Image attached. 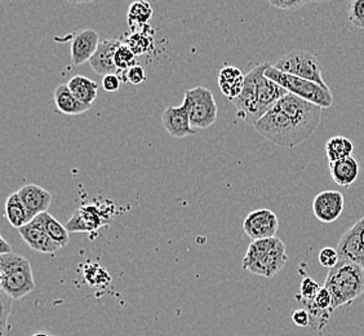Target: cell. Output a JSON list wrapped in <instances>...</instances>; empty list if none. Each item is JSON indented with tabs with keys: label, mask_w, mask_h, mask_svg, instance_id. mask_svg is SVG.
<instances>
[{
	"label": "cell",
	"mask_w": 364,
	"mask_h": 336,
	"mask_svg": "<svg viewBox=\"0 0 364 336\" xmlns=\"http://www.w3.org/2000/svg\"><path fill=\"white\" fill-rule=\"evenodd\" d=\"M97 31L93 28H82L75 31L71 38V63L74 66H80L90 63L100 46Z\"/></svg>",
	"instance_id": "obj_12"
},
{
	"label": "cell",
	"mask_w": 364,
	"mask_h": 336,
	"mask_svg": "<svg viewBox=\"0 0 364 336\" xmlns=\"http://www.w3.org/2000/svg\"><path fill=\"white\" fill-rule=\"evenodd\" d=\"M336 250L340 260L350 261L364 269V216L343 233Z\"/></svg>",
	"instance_id": "obj_9"
},
{
	"label": "cell",
	"mask_w": 364,
	"mask_h": 336,
	"mask_svg": "<svg viewBox=\"0 0 364 336\" xmlns=\"http://www.w3.org/2000/svg\"><path fill=\"white\" fill-rule=\"evenodd\" d=\"M12 303L14 299L11 296H8L6 293L1 291L0 295V305H1V335H4L6 330H7L8 318L11 315L12 310Z\"/></svg>",
	"instance_id": "obj_32"
},
{
	"label": "cell",
	"mask_w": 364,
	"mask_h": 336,
	"mask_svg": "<svg viewBox=\"0 0 364 336\" xmlns=\"http://www.w3.org/2000/svg\"><path fill=\"white\" fill-rule=\"evenodd\" d=\"M136 61H137V56L134 55V51L129 48L126 43H123L115 53V66L118 71L123 73V71L129 70L132 66L137 65Z\"/></svg>",
	"instance_id": "obj_28"
},
{
	"label": "cell",
	"mask_w": 364,
	"mask_h": 336,
	"mask_svg": "<svg viewBox=\"0 0 364 336\" xmlns=\"http://www.w3.org/2000/svg\"><path fill=\"white\" fill-rule=\"evenodd\" d=\"M123 42H120L118 38L106 39L100 43L96 53L90 60V65L98 75H109L119 73L115 66V53Z\"/></svg>",
	"instance_id": "obj_14"
},
{
	"label": "cell",
	"mask_w": 364,
	"mask_h": 336,
	"mask_svg": "<svg viewBox=\"0 0 364 336\" xmlns=\"http://www.w3.org/2000/svg\"><path fill=\"white\" fill-rule=\"evenodd\" d=\"M269 66V63H259L253 66L252 70L245 75L243 91L238 98L231 101L237 109V117L252 126L264 117V112L261 110L257 100V80L259 75L265 73Z\"/></svg>",
	"instance_id": "obj_8"
},
{
	"label": "cell",
	"mask_w": 364,
	"mask_h": 336,
	"mask_svg": "<svg viewBox=\"0 0 364 336\" xmlns=\"http://www.w3.org/2000/svg\"><path fill=\"white\" fill-rule=\"evenodd\" d=\"M275 69L283 71L286 74H291L294 77L302 78L310 82L319 84L323 88L329 90L328 85L323 79V71L318 57L311 52L294 49L287 55L279 58L273 65Z\"/></svg>",
	"instance_id": "obj_7"
},
{
	"label": "cell",
	"mask_w": 364,
	"mask_h": 336,
	"mask_svg": "<svg viewBox=\"0 0 364 336\" xmlns=\"http://www.w3.org/2000/svg\"><path fill=\"white\" fill-rule=\"evenodd\" d=\"M31 223L38 225L39 228H42L43 231L47 233L49 238L53 239L61 247H65L69 243L70 233L66 229L65 225L61 224L48 212H43L41 215L34 217Z\"/></svg>",
	"instance_id": "obj_21"
},
{
	"label": "cell",
	"mask_w": 364,
	"mask_h": 336,
	"mask_svg": "<svg viewBox=\"0 0 364 336\" xmlns=\"http://www.w3.org/2000/svg\"><path fill=\"white\" fill-rule=\"evenodd\" d=\"M18 233L21 238L26 242V245L34 251L41 253H55L63 248L53 239L49 238L42 228L33 223L22 226L21 229H18Z\"/></svg>",
	"instance_id": "obj_18"
},
{
	"label": "cell",
	"mask_w": 364,
	"mask_h": 336,
	"mask_svg": "<svg viewBox=\"0 0 364 336\" xmlns=\"http://www.w3.org/2000/svg\"><path fill=\"white\" fill-rule=\"evenodd\" d=\"M279 228V220L273 211L269 209H261L248 214L243 223L245 233L252 239L273 238Z\"/></svg>",
	"instance_id": "obj_10"
},
{
	"label": "cell",
	"mask_w": 364,
	"mask_h": 336,
	"mask_svg": "<svg viewBox=\"0 0 364 336\" xmlns=\"http://www.w3.org/2000/svg\"><path fill=\"white\" fill-rule=\"evenodd\" d=\"M6 217L9 224L16 229H21L22 226L30 224L33 221L17 191L8 196L6 202Z\"/></svg>",
	"instance_id": "obj_24"
},
{
	"label": "cell",
	"mask_w": 364,
	"mask_h": 336,
	"mask_svg": "<svg viewBox=\"0 0 364 336\" xmlns=\"http://www.w3.org/2000/svg\"><path fill=\"white\" fill-rule=\"evenodd\" d=\"M0 290L14 300L36 290L31 264L26 258L14 252L0 255Z\"/></svg>",
	"instance_id": "obj_4"
},
{
	"label": "cell",
	"mask_w": 364,
	"mask_h": 336,
	"mask_svg": "<svg viewBox=\"0 0 364 336\" xmlns=\"http://www.w3.org/2000/svg\"><path fill=\"white\" fill-rule=\"evenodd\" d=\"M33 336H50L48 335V334H46V332H36V334H34Z\"/></svg>",
	"instance_id": "obj_38"
},
{
	"label": "cell",
	"mask_w": 364,
	"mask_h": 336,
	"mask_svg": "<svg viewBox=\"0 0 364 336\" xmlns=\"http://www.w3.org/2000/svg\"><path fill=\"white\" fill-rule=\"evenodd\" d=\"M345 210V198L340 191L326 190L313 201V212L321 223H333Z\"/></svg>",
	"instance_id": "obj_11"
},
{
	"label": "cell",
	"mask_w": 364,
	"mask_h": 336,
	"mask_svg": "<svg viewBox=\"0 0 364 336\" xmlns=\"http://www.w3.org/2000/svg\"><path fill=\"white\" fill-rule=\"evenodd\" d=\"M55 104H56L58 112L66 114V115H79L90 110V106L85 105L80 103L73 93H71L68 84H60L53 93Z\"/></svg>",
	"instance_id": "obj_22"
},
{
	"label": "cell",
	"mask_w": 364,
	"mask_h": 336,
	"mask_svg": "<svg viewBox=\"0 0 364 336\" xmlns=\"http://www.w3.org/2000/svg\"><path fill=\"white\" fill-rule=\"evenodd\" d=\"M106 224L105 216L96 206H85L65 224L69 233H93Z\"/></svg>",
	"instance_id": "obj_15"
},
{
	"label": "cell",
	"mask_w": 364,
	"mask_h": 336,
	"mask_svg": "<svg viewBox=\"0 0 364 336\" xmlns=\"http://www.w3.org/2000/svg\"><path fill=\"white\" fill-rule=\"evenodd\" d=\"M270 6L282 11H297L300 8L310 4L308 0H270Z\"/></svg>",
	"instance_id": "obj_33"
},
{
	"label": "cell",
	"mask_w": 364,
	"mask_h": 336,
	"mask_svg": "<svg viewBox=\"0 0 364 336\" xmlns=\"http://www.w3.org/2000/svg\"><path fill=\"white\" fill-rule=\"evenodd\" d=\"M319 263L321 266L327 268V269H332L338 264L340 261V256H338V252L336 248H332V247H324L319 252Z\"/></svg>",
	"instance_id": "obj_31"
},
{
	"label": "cell",
	"mask_w": 364,
	"mask_h": 336,
	"mask_svg": "<svg viewBox=\"0 0 364 336\" xmlns=\"http://www.w3.org/2000/svg\"><path fill=\"white\" fill-rule=\"evenodd\" d=\"M151 17L153 8L147 1H134L128 9V23L134 31L147 26Z\"/></svg>",
	"instance_id": "obj_26"
},
{
	"label": "cell",
	"mask_w": 364,
	"mask_h": 336,
	"mask_svg": "<svg viewBox=\"0 0 364 336\" xmlns=\"http://www.w3.org/2000/svg\"><path fill=\"white\" fill-rule=\"evenodd\" d=\"M292 321L299 327L310 326V315L306 309H297L292 313Z\"/></svg>",
	"instance_id": "obj_36"
},
{
	"label": "cell",
	"mask_w": 364,
	"mask_h": 336,
	"mask_svg": "<svg viewBox=\"0 0 364 336\" xmlns=\"http://www.w3.org/2000/svg\"><path fill=\"white\" fill-rule=\"evenodd\" d=\"M349 21L353 26L364 30V0H353L349 8Z\"/></svg>",
	"instance_id": "obj_30"
},
{
	"label": "cell",
	"mask_w": 364,
	"mask_h": 336,
	"mask_svg": "<svg viewBox=\"0 0 364 336\" xmlns=\"http://www.w3.org/2000/svg\"><path fill=\"white\" fill-rule=\"evenodd\" d=\"M161 123L164 130L175 139H183L196 133L191 127L189 112L183 105L167 107L161 114Z\"/></svg>",
	"instance_id": "obj_13"
},
{
	"label": "cell",
	"mask_w": 364,
	"mask_h": 336,
	"mask_svg": "<svg viewBox=\"0 0 364 336\" xmlns=\"http://www.w3.org/2000/svg\"><path fill=\"white\" fill-rule=\"evenodd\" d=\"M322 115V107L288 93L253 128L275 145L292 149L316 132Z\"/></svg>",
	"instance_id": "obj_1"
},
{
	"label": "cell",
	"mask_w": 364,
	"mask_h": 336,
	"mask_svg": "<svg viewBox=\"0 0 364 336\" xmlns=\"http://www.w3.org/2000/svg\"><path fill=\"white\" fill-rule=\"evenodd\" d=\"M321 290H322V288L318 285L316 280L310 278V277H305V278L301 280V285H300V294H301V299L302 301H304V304L314 300L316 298V295L319 294Z\"/></svg>",
	"instance_id": "obj_29"
},
{
	"label": "cell",
	"mask_w": 364,
	"mask_h": 336,
	"mask_svg": "<svg viewBox=\"0 0 364 336\" xmlns=\"http://www.w3.org/2000/svg\"><path fill=\"white\" fill-rule=\"evenodd\" d=\"M245 79L243 73L234 66H225L218 73V85L225 96L230 98L231 101L243 91Z\"/></svg>",
	"instance_id": "obj_20"
},
{
	"label": "cell",
	"mask_w": 364,
	"mask_h": 336,
	"mask_svg": "<svg viewBox=\"0 0 364 336\" xmlns=\"http://www.w3.org/2000/svg\"><path fill=\"white\" fill-rule=\"evenodd\" d=\"M306 310L310 315V327L313 329L322 330L328 323L332 312V295L328 290L323 288L319 294L316 295V299L305 304Z\"/></svg>",
	"instance_id": "obj_17"
},
{
	"label": "cell",
	"mask_w": 364,
	"mask_h": 336,
	"mask_svg": "<svg viewBox=\"0 0 364 336\" xmlns=\"http://www.w3.org/2000/svg\"><path fill=\"white\" fill-rule=\"evenodd\" d=\"M354 152V144L348 137L335 136L326 144V154L329 163L349 158Z\"/></svg>",
	"instance_id": "obj_25"
},
{
	"label": "cell",
	"mask_w": 364,
	"mask_h": 336,
	"mask_svg": "<svg viewBox=\"0 0 364 336\" xmlns=\"http://www.w3.org/2000/svg\"><path fill=\"white\" fill-rule=\"evenodd\" d=\"M68 87L70 90L71 93L75 98L83 103L85 105L92 107L93 103L96 101L98 93V85L95 80H91L83 75H77V77L71 78L68 83Z\"/></svg>",
	"instance_id": "obj_23"
},
{
	"label": "cell",
	"mask_w": 364,
	"mask_h": 336,
	"mask_svg": "<svg viewBox=\"0 0 364 336\" xmlns=\"http://www.w3.org/2000/svg\"><path fill=\"white\" fill-rule=\"evenodd\" d=\"M182 105L189 112L191 127L196 131L207 130L218 120V103L215 100L213 92L208 88L196 87L185 92Z\"/></svg>",
	"instance_id": "obj_6"
},
{
	"label": "cell",
	"mask_w": 364,
	"mask_h": 336,
	"mask_svg": "<svg viewBox=\"0 0 364 336\" xmlns=\"http://www.w3.org/2000/svg\"><path fill=\"white\" fill-rule=\"evenodd\" d=\"M31 219L47 212L52 204V194L36 184H28L17 191Z\"/></svg>",
	"instance_id": "obj_16"
},
{
	"label": "cell",
	"mask_w": 364,
	"mask_h": 336,
	"mask_svg": "<svg viewBox=\"0 0 364 336\" xmlns=\"http://www.w3.org/2000/svg\"><path fill=\"white\" fill-rule=\"evenodd\" d=\"M127 82L134 84V85H140L147 79L146 70L141 65H134L129 70L126 71Z\"/></svg>",
	"instance_id": "obj_34"
},
{
	"label": "cell",
	"mask_w": 364,
	"mask_h": 336,
	"mask_svg": "<svg viewBox=\"0 0 364 336\" xmlns=\"http://www.w3.org/2000/svg\"><path fill=\"white\" fill-rule=\"evenodd\" d=\"M265 75L274 80L275 83L279 84L280 87H283L286 91H288V93H292L294 96L309 101L322 109L331 107L333 104V96L331 90H326L314 82L286 74L283 71L275 69L273 65L267 68Z\"/></svg>",
	"instance_id": "obj_5"
},
{
	"label": "cell",
	"mask_w": 364,
	"mask_h": 336,
	"mask_svg": "<svg viewBox=\"0 0 364 336\" xmlns=\"http://www.w3.org/2000/svg\"><path fill=\"white\" fill-rule=\"evenodd\" d=\"M329 172L332 180L343 188H349L357 182L359 176V163L355 158L349 157L341 161L329 163Z\"/></svg>",
	"instance_id": "obj_19"
},
{
	"label": "cell",
	"mask_w": 364,
	"mask_h": 336,
	"mask_svg": "<svg viewBox=\"0 0 364 336\" xmlns=\"http://www.w3.org/2000/svg\"><path fill=\"white\" fill-rule=\"evenodd\" d=\"M53 336H55V335H53Z\"/></svg>",
	"instance_id": "obj_39"
},
{
	"label": "cell",
	"mask_w": 364,
	"mask_h": 336,
	"mask_svg": "<svg viewBox=\"0 0 364 336\" xmlns=\"http://www.w3.org/2000/svg\"><path fill=\"white\" fill-rule=\"evenodd\" d=\"M324 288L332 295V312L348 307L364 293V269L340 260L335 268L329 269Z\"/></svg>",
	"instance_id": "obj_2"
},
{
	"label": "cell",
	"mask_w": 364,
	"mask_h": 336,
	"mask_svg": "<svg viewBox=\"0 0 364 336\" xmlns=\"http://www.w3.org/2000/svg\"><path fill=\"white\" fill-rule=\"evenodd\" d=\"M11 252H12V247L6 241V238L1 236L0 237V255H6V253H11Z\"/></svg>",
	"instance_id": "obj_37"
},
{
	"label": "cell",
	"mask_w": 364,
	"mask_h": 336,
	"mask_svg": "<svg viewBox=\"0 0 364 336\" xmlns=\"http://www.w3.org/2000/svg\"><path fill=\"white\" fill-rule=\"evenodd\" d=\"M126 44L134 51L136 56H140L142 53H145L153 44V30L149 28L146 31L144 28L142 30L134 31L132 36L127 39Z\"/></svg>",
	"instance_id": "obj_27"
},
{
	"label": "cell",
	"mask_w": 364,
	"mask_h": 336,
	"mask_svg": "<svg viewBox=\"0 0 364 336\" xmlns=\"http://www.w3.org/2000/svg\"><path fill=\"white\" fill-rule=\"evenodd\" d=\"M288 261L286 245L278 237L253 241L245 252L243 269L264 278H272Z\"/></svg>",
	"instance_id": "obj_3"
},
{
	"label": "cell",
	"mask_w": 364,
	"mask_h": 336,
	"mask_svg": "<svg viewBox=\"0 0 364 336\" xmlns=\"http://www.w3.org/2000/svg\"><path fill=\"white\" fill-rule=\"evenodd\" d=\"M120 83H122V79L118 77V74H109L102 78V87L109 93L119 91Z\"/></svg>",
	"instance_id": "obj_35"
}]
</instances>
